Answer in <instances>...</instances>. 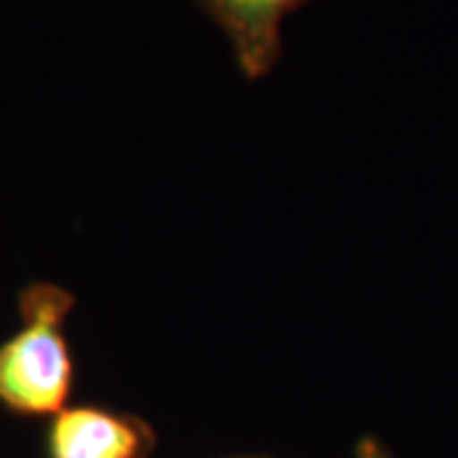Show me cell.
<instances>
[{
    "label": "cell",
    "instance_id": "6da1fadb",
    "mask_svg": "<svg viewBox=\"0 0 458 458\" xmlns=\"http://www.w3.org/2000/svg\"><path fill=\"white\" fill-rule=\"evenodd\" d=\"M72 298L33 285L21 298L23 328L0 346V403L18 412H56L72 387L64 316Z\"/></svg>",
    "mask_w": 458,
    "mask_h": 458
},
{
    "label": "cell",
    "instance_id": "7a4b0ae2",
    "mask_svg": "<svg viewBox=\"0 0 458 458\" xmlns=\"http://www.w3.org/2000/svg\"><path fill=\"white\" fill-rule=\"evenodd\" d=\"M232 41L234 56L250 77L276 64L280 23L301 0H199Z\"/></svg>",
    "mask_w": 458,
    "mask_h": 458
},
{
    "label": "cell",
    "instance_id": "3957f363",
    "mask_svg": "<svg viewBox=\"0 0 458 458\" xmlns=\"http://www.w3.org/2000/svg\"><path fill=\"white\" fill-rule=\"evenodd\" d=\"M135 448V430L95 408L66 410L51 428L54 458H132Z\"/></svg>",
    "mask_w": 458,
    "mask_h": 458
},
{
    "label": "cell",
    "instance_id": "277c9868",
    "mask_svg": "<svg viewBox=\"0 0 458 458\" xmlns=\"http://www.w3.org/2000/svg\"><path fill=\"white\" fill-rule=\"evenodd\" d=\"M360 458H387L382 451H377L375 445H364L361 448V456Z\"/></svg>",
    "mask_w": 458,
    "mask_h": 458
}]
</instances>
